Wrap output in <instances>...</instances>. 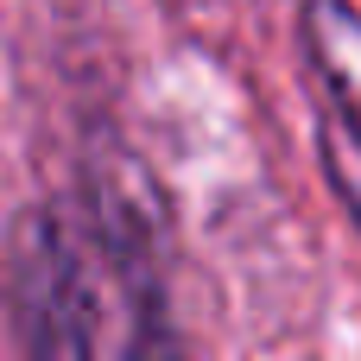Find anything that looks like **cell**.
<instances>
[{
    "instance_id": "obj_2",
    "label": "cell",
    "mask_w": 361,
    "mask_h": 361,
    "mask_svg": "<svg viewBox=\"0 0 361 361\" xmlns=\"http://www.w3.org/2000/svg\"><path fill=\"white\" fill-rule=\"evenodd\" d=\"M298 32H305V57H311L324 95L361 133V13L349 0H311Z\"/></svg>"
},
{
    "instance_id": "obj_1",
    "label": "cell",
    "mask_w": 361,
    "mask_h": 361,
    "mask_svg": "<svg viewBox=\"0 0 361 361\" xmlns=\"http://www.w3.org/2000/svg\"><path fill=\"white\" fill-rule=\"evenodd\" d=\"M6 317L32 355H133L152 343L146 260L95 216L32 209L6 235Z\"/></svg>"
},
{
    "instance_id": "obj_3",
    "label": "cell",
    "mask_w": 361,
    "mask_h": 361,
    "mask_svg": "<svg viewBox=\"0 0 361 361\" xmlns=\"http://www.w3.org/2000/svg\"><path fill=\"white\" fill-rule=\"evenodd\" d=\"M317 152H324V171L336 184V197L349 203V216H355V228H361V133L336 108H324V121H317Z\"/></svg>"
}]
</instances>
